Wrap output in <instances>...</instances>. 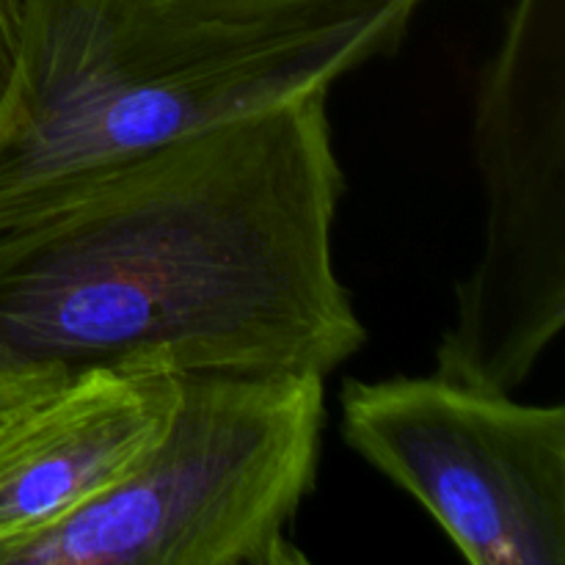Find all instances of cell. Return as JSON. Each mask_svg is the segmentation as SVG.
<instances>
[{
    "mask_svg": "<svg viewBox=\"0 0 565 565\" xmlns=\"http://www.w3.org/2000/svg\"><path fill=\"white\" fill-rule=\"evenodd\" d=\"M326 375L182 373L152 450L0 565H301L292 524L318 489Z\"/></svg>",
    "mask_w": 565,
    "mask_h": 565,
    "instance_id": "3",
    "label": "cell"
},
{
    "mask_svg": "<svg viewBox=\"0 0 565 565\" xmlns=\"http://www.w3.org/2000/svg\"><path fill=\"white\" fill-rule=\"evenodd\" d=\"M207 3L237 11H257V14H334V11L373 9V6L395 3V0H207Z\"/></svg>",
    "mask_w": 565,
    "mask_h": 565,
    "instance_id": "8",
    "label": "cell"
},
{
    "mask_svg": "<svg viewBox=\"0 0 565 565\" xmlns=\"http://www.w3.org/2000/svg\"><path fill=\"white\" fill-rule=\"evenodd\" d=\"M342 441L472 565H565V406L452 375L348 379Z\"/></svg>",
    "mask_w": 565,
    "mask_h": 565,
    "instance_id": "5",
    "label": "cell"
},
{
    "mask_svg": "<svg viewBox=\"0 0 565 565\" xmlns=\"http://www.w3.org/2000/svg\"><path fill=\"white\" fill-rule=\"evenodd\" d=\"M419 0L257 14L207 0H20L0 88V232L182 136L392 58Z\"/></svg>",
    "mask_w": 565,
    "mask_h": 565,
    "instance_id": "2",
    "label": "cell"
},
{
    "mask_svg": "<svg viewBox=\"0 0 565 565\" xmlns=\"http://www.w3.org/2000/svg\"><path fill=\"white\" fill-rule=\"evenodd\" d=\"M66 370L55 367H20V370H0V425L14 417L20 408L42 397L53 386L66 379Z\"/></svg>",
    "mask_w": 565,
    "mask_h": 565,
    "instance_id": "7",
    "label": "cell"
},
{
    "mask_svg": "<svg viewBox=\"0 0 565 565\" xmlns=\"http://www.w3.org/2000/svg\"><path fill=\"white\" fill-rule=\"evenodd\" d=\"M182 373L163 353L92 364L0 425V550L119 483L166 434Z\"/></svg>",
    "mask_w": 565,
    "mask_h": 565,
    "instance_id": "6",
    "label": "cell"
},
{
    "mask_svg": "<svg viewBox=\"0 0 565 565\" xmlns=\"http://www.w3.org/2000/svg\"><path fill=\"white\" fill-rule=\"evenodd\" d=\"M17 31V0H0V86L9 72L11 53H14Z\"/></svg>",
    "mask_w": 565,
    "mask_h": 565,
    "instance_id": "9",
    "label": "cell"
},
{
    "mask_svg": "<svg viewBox=\"0 0 565 565\" xmlns=\"http://www.w3.org/2000/svg\"><path fill=\"white\" fill-rule=\"evenodd\" d=\"M312 92L105 171L0 232V370L163 353L180 373H320L367 345L334 265L348 180Z\"/></svg>",
    "mask_w": 565,
    "mask_h": 565,
    "instance_id": "1",
    "label": "cell"
},
{
    "mask_svg": "<svg viewBox=\"0 0 565 565\" xmlns=\"http://www.w3.org/2000/svg\"><path fill=\"white\" fill-rule=\"evenodd\" d=\"M483 246L434 370L516 392L565 329V0H511L475 94Z\"/></svg>",
    "mask_w": 565,
    "mask_h": 565,
    "instance_id": "4",
    "label": "cell"
}]
</instances>
